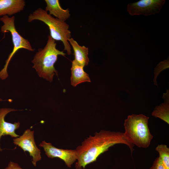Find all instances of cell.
<instances>
[{
	"label": "cell",
	"instance_id": "1",
	"mask_svg": "<svg viewBox=\"0 0 169 169\" xmlns=\"http://www.w3.org/2000/svg\"><path fill=\"white\" fill-rule=\"evenodd\" d=\"M118 144L126 145L132 153L134 145L125 139L122 132L101 130L96 132L94 136H89L75 149L77 153L76 169H84L87 165L96 161L110 147Z\"/></svg>",
	"mask_w": 169,
	"mask_h": 169
},
{
	"label": "cell",
	"instance_id": "2",
	"mask_svg": "<svg viewBox=\"0 0 169 169\" xmlns=\"http://www.w3.org/2000/svg\"><path fill=\"white\" fill-rule=\"evenodd\" d=\"M47 44L43 49H39L32 61L38 76L51 82L55 74L58 76V71L54 67L58 56H64L65 54L56 48L55 40L50 35L48 36Z\"/></svg>",
	"mask_w": 169,
	"mask_h": 169
},
{
	"label": "cell",
	"instance_id": "3",
	"mask_svg": "<svg viewBox=\"0 0 169 169\" xmlns=\"http://www.w3.org/2000/svg\"><path fill=\"white\" fill-rule=\"evenodd\" d=\"M149 117L140 114H133L125 120L124 126L125 139L130 143L139 148H146L151 144L153 136L148 125Z\"/></svg>",
	"mask_w": 169,
	"mask_h": 169
},
{
	"label": "cell",
	"instance_id": "4",
	"mask_svg": "<svg viewBox=\"0 0 169 169\" xmlns=\"http://www.w3.org/2000/svg\"><path fill=\"white\" fill-rule=\"evenodd\" d=\"M34 20L40 21L49 28L51 38L55 41H62L64 50L67 54H71V45L68 40L71 38V33L69 29V26L65 21L54 18L42 8H38L28 16V21L31 22Z\"/></svg>",
	"mask_w": 169,
	"mask_h": 169
},
{
	"label": "cell",
	"instance_id": "5",
	"mask_svg": "<svg viewBox=\"0 0 169 169\" xmlns=\"http://www.w3.org/2000/svg\"><path fill=\"white\" fill-rule=\"evenodd\" d=\"M14 20V16L9 17L6 15L0 18V21L3 23L1 27V32L4 33L8 32L10 33L13 45L12 52L6 61L3 68L0 71V79L2 80L5 79L8 77L7 68L8 64L13 56L18 50L24 49L32 52L35 50L28 40L22 37L18 32L15 27Z\"/></svg>",
	"mask_w": 169,
	"mask_h": 169
},
{
	"label": "cell",
	"instance_id": "6",
	"mask_svg": "<svg viewBox=\"0 0 169 169\" xmlns=\"http://www.w3.org/2000/svg\"><path fill=\"white\" fill-rule=\"evenodd\" d=\"M13 143L19 147L24 152L28 151L32 157V162L34 166L41 160L40 150L37 146L34 138V131L28 129L23 134L13 140Z\"/></svg>",
	"mask_w": 169,
	"mask_h": 169
},
{
	"label": "cell",
	"instance_id": "7",
	"mask_svg": "<svg viewBox=\"0 0 169 169\" xmlns=\"http://www.w3.org/2000/svg\"><path fill=\"white\" fill-rule=\"evenodd\" d=\"M165 2V0H141L128 4L127 11L131 16L154 14L160 12Z\"/></svg>",
	"mask_w": 169,
	"mask_h": 169
},
{
	"label": "cell",
	"instance_id": "8",
	"mask_svg": "<svg viewBox=\"0 0 169 169\" xmlns=\"http://www.w3.org/2000/svg\"><path fill=\"white\" fill-rule=\"evenodd\" d=\"M39 146L42 147L45 154L49 158H59L64 162L65 165L70 168L72 165L77 160V153L76 150L58 148L50 142L42 141Z\"/></svg>",
	"mask_w": 169,
	"mask_h": 169
},
{
	"label": "cell",
	"instance_id": "9",
	"mask_svg": "<svg viewBox=\"0 0 169 169\" xmlns=\"http://www.w3.org/2000/svg\"><path fill=\"white\" fill-rule=\"evenodd\" d=\"M18 110L14 109L3 108L0 109V140L1 137L5 135H9L12 138H17L19 136L15 133V130L18 129L20 126L19 122L12 123L7 122L5 120L6 115L8 113ZM3 149L0 146V152Z\"/></svg>",
	"mask_w": 169,
	"mask_h": 169
},
{
	"label": "cell",
	"instance_id": "10",
	"mask_svg": "<svg viewBox=\"0 0 169 169\" xmlns=\"http://www.w3.org/2000/svg\"><path fill=\"white\" fill-rule=\"evenodd\" d=\"M25 5L24 0H0V16L18 13L23 9Z\"/></svg>",
	"mask_w": 169,
	"mask_h": 169
},
{
	"label": "cell",
	"instance_id": "11",
	"mask_svg": "<svg viewBox=\"0 0 169 169\" xmlns=\"http://www.w3.org/2000/svg\"><path fill=\"white\" fill-rule=\"evenodd\" d=\"M46 4L45 11L49 12L50 15H53L56 18L65 21L70 16L68 8L64 9L61 6L58 0H45Z\"/></svg>",
	"mask_w": 169,
	"mask_h": 169
},
{
	"label": "cell",
	"instance_id": "12",
	"mask_svg": "<svg viewBox=\"0 0 169 169\" xmlns=\"http://www.w3.org/2000/svg\"><path fill=\"white\" fill-rule=\"evenodd\" d=\"M68 41L74 50V60L83 67L87 65L90 61L88 57V48L79 45L77 42L72 38Z\"/></svg>",
	"mask_w": 169,
	"mask_h": 169
},
{
	"label": "cell",
	"instance_id": "13",
	"mask_svg": "<svg viewBox=\"0 0 169 169\" xmlns=\"http://www.w3.org/2000/svg\"><path fill=\"white\" fill-rule=\"evenodd\" d=\"M84 67L74 60L72 61L71 81V84L73 86L75 87L82 83L90 82L89 74L84 71Z\"/></svg>",
	"mask_w": 169,
	"mask_h": 169
},
{
	"label": "cell",
	"instance_id": "14",
	"mask_svg": "<svg viewBox=\"0 0 169 169\" xmlns=\"http://www.w3.org/2000/svg\"><path fill=\"white\" fill-rule=\"evenodd\" d=\"M169 90H167L166 93H164L163 95L164 102L156 107L152 113V116L161 119L168 124H169Z\"/></svg>",
	"mask_w": 169,
	"mask_h": 169
},
{
	"label": "cell",
	"instance_id": "15",
	"mask_svg": "<svg viewBox=\"0 0 169 169\" xmlns=\"http://www.w3.org/2000/svg\"><path fill=\"white\" fill-rule=\"evenodd\" d=\"M155 150L159 154V157L166 169H169V148L164 144L158 145Z\"/></svg>",
	"mask_w": 169,
	"mask_h": 169
},
{
	"label": "cell",
	"instance_id": "16",
	"mask_svg": "<svg viewBox=\"0 0 169 169\" xmlns=\"http://www.w3.org/2000/svg\"><path fill=\"white\" fill-rule=\"evenodd\" d=\"M150 169H166L159 157L156 158L154 161Z\"/></svg>",
	"mask_w": 169,
	"mask_h": 169
},
{
	"label": "cell",
	"instance_id": "17",
	"mask_svg": "<svg viewBox=\"0 0 169 169\" xmlns=\"http://www.w3.org/2000/svg\"><path fill=\"white\" fill-rule=\"evenodd\" d=\"M3 169H23L17 163L12 161L9 162L8 166Z\"/></svg>",
	"mask_w": 169,
	"mask_h": 169
},
{
	"label": "cell",
	"instance_id": "18",
	"mask_svg": "<svg viewBox=\"0 0 169 169\" xmlns=\"http://www.w3.org/2000/svg\"><path fill=\"white\" fill-rule=\"evenodd\" d=\"M3 101V100L2 99L0 98V101Z\"/></svg>",
	"mask_w": 169,
	"mask_h": 169
}]
</instances>
